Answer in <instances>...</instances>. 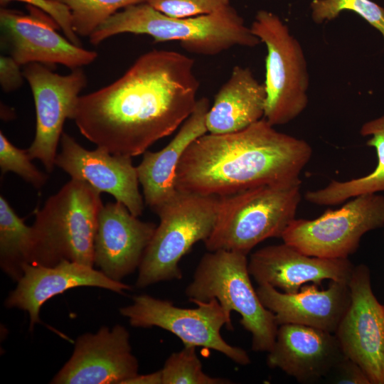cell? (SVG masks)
Here are the masks:
<instances>
[{
	"label": "cell",
	"instance_id": "obj_8",
	"mask_svg": "<svg viewBox=\"0 0 384 384\" xmlns=\"http://www.w3.org/2000/svg\"><path fill=\"white\" fill-rule=\"evenodd\" d=\"M250 28L267 50L263 118L274 127L287 124L309 102V76L303 49L288 26L270 11H259Z\"/></svg>",
	"mask_w": 384,
	"mask_h": 384
},
{
	"label": "cell",
	"instance_id": "obj_16",
	"mask_svg": "<svg viewBox=\"0 0 384 384\" xmlns=\"http://www.w3.org/2000/svg\"><path fill=\"white\" fill-rule=\"evenodd\" d=\"M156 228L139 220L119 201L103 205L95 238L94 265L111 279L122 282L139 268Z\"/></svg>",
	"mask_w": 384,
	"mask_h": 384
},
{
	"label": "cell",
	"instance_id": "obj_15",
	"mask_svg": "<svg viewBox=\"0 0 384 384\" xmlns=\"http://www.w3.org/2000/svg\"><path fill=\"white\" fill-rule=\"evenodd\" d=\"M60 142L61 150L55 161L57 166L71 178L86 182L100 193L112 195L134 216L142 215L144 201L132 157L113 154L98 146L87 150L65 132Z\"/></svg>",
	"mask_w": 384,
	"mask_h": 384
},
{
	"label": "cell",
	"instance_id": "obj_14",
	"mask_svg": "<svg viewBox=\"0 0 384 384\" xmlns=\"http://www.w3.org/2000/svg\"><path fill=\"white\" fill-rule=\"evenodd\" d=\"M29 14L1 8L0 26L11 56L21 65L61 64L73 70L92 63L97 53L60 36L57 23L47 14L28 5Z\"/></svg>",
	"mask_w": 384,
	"mask_h": 384
},
{
	"label": "cell",
	"instance_id": "obj_7",
	"mask_svg": "<svg viewBox=\"0 0 384 384\" xmlns=\"http://www.w3.org/2000/svg\"><path fill=\"white\" fill-rule=\"evenodd\" d=\"M218 196L178 191L156 214L159 224L138 268L135 286L181 279V258L199 241L211 234L217 217Z\"/></svg>",
	"mask_w": 384,
	"mask_h": 384
},
{
	"label": "cell",
	"instance_id": "obj_4",
	"mask_svg": "<svg viewBox=\"0 0 384 384\" xmlns=\"http://www.w3.org/2000/svg\"><path fill=\"white\" fill-rule=\"evenodd\" d=\"M100 193L71 178L51 196L36 213L30 264L50 267L69 260L94 267Z\"/></svg>",
	"mask_w": 384,
	"mask_h": 384
},
{
	"label": "cell",
	"instance_id": "obj_30",
	"mask_svg": "<svg viewBox=\"0 0 384 384\" xmlns=\"http://www.w3.org/2000/svg\"><path fill=\"white\" fill-rule=\"evenodd\" d=\"M11 1L25 2L41 9L57 23L70 42L80 46V40L72 26L70 11L65 4L55 0H0V3L5 5Z\"/></svg>",
	"mask_w": 384,
	"mask_h": 384
},
{
	"label": "cell",
	"instance_id": "obj_1",
	"mask_svg": "<svg viewBox=\"0 0 384 384\" xmlns=\"http://www.w3.org/2000/svg\"><path fill=\"white\" fill-rule=\"evenodd\" d=\"M181 53L142 55L110 85L80 95L73 119L97 146L130 157L171 134L194 110L199 81Z\"/></svg>",
	"mask_w": 384,
	"mask_h": 384
},
{
	"label": "cell",
	"instance_id": "obj_32",
	"mask_svg": "<svg viewBox=\"0 0 384 384\" xmlns=\"http://www.w3.org/2000/svg\"><path fill=\"white\" fill-rule=\"evenodd\" d=\"M23 72L20 65L11 56L0 57V83L5 92L13 91L23 83Z\"/></svg>",
	"mask_w": 384,
	"mask_h": 384
},
{
	"label": "cell",
	"instance_id": "obj_6",
	"mask_svg": "<svg viewBox=\"0 0 384 384\" xmlns=\"http://www.w3.org/2000/svg\"><path fill=\"white\" fill-rule=\"evenodd\" d=\"M247 265L245 254L208 251L201 259L185 293L191 302L216 299L229 318L232 311L240 314V324L252 335V351L268 353L279 326L253 288Z\"/></svg>",
	"mask_w": 384,
	"mask_h": 384
},
{
	"label": "cell",
	"instance_id": "obj_20",
	"mask_svg": "<svg viewBox=\"0 0 384 384\" xmlns=\"http://www.w3.org/2000/svg\"><path fill=\"white\" fill-rule=\"evenodd\" d=\"M260 302L275 316L278 326L305 325L334 334L351 304L348 283L331 280L326 289L303 285L296 293H285L265 284L256 289Z\"/></svg>",
	"mask_w": 384,
	"mask_h": 384
},
{
	"label": "cell",
	"instance_id": "obj_12",
	"mask_svg": "<svg viewBox=\"0 0 384 384\" xmlns=\"http://www.w3.org/2000/svg\"><path fill=\"white\" fill-rule=\"evenodd\" d=\"M348 285L351 304L334 334L370 384H384V305L373 292L369 268L355 266Z\"/></svg>",
	"mask_w": 384,
	"mask_h": 384
},
{
	"label": "cell",
	"instance_id": "obj_21",
	"mask_svg": "<svg viewBox=\"0 0 384 384\" xmlns=\"http://www.w3.org/2000/svg\"><path fill=\"white\" fill-rule=\"evenodd\" d=\"M206 97L198 100L196 107L171 141L158 151H146L137 166L145 203L156 212L176 194V170L189 145L208 132L206 118L210 109Z\"/></svg>",
	"mask_w": 384,
	"mask_h": 384
},
{
	"label": "cell",
	"instance_id": "obj_18",
	"mask_svg": "<svg viewBox=\"0 0 384 384\" xmlns=\"http://www.w3.org/2000/svg\"><path fill=\"white\" fill-rule=\"evenodd\" d=\"M78 287H93L123 294L132 287L107 277L100 270L76 262L63 260L48 267L26 264L17 285L4 301L8 309L16 308L29 315V329L40 322L39 313L50 298Z\"/></svg>",
	"mask_w": 384,
	"mask_h": 384
},
{
	"label": "cell",
	"instance_id": "obj_24",
	"mask_svg": "<svg viewBox=\"0 0 384 384\" xmlns=\"http://www.w3.org/2000/svg\"><path fill=\"white\" fill-rule=\"evenodd\" d=\"M33 243V227L28 226L1 196L0 267L16 282L23 275L24 265L31 263Z\"/></svg>",
	"mask_w": 384,
	"mask_h": 384
},
{
	"label": "cell",
	"instance_id": "obj_31",
	"mask_svg": "<svg viewBox=\"0 0 384 384\" xmlns=\"http://www.w3.org/2000/svg\"><path fill=\"white\" fill-rule=\"evenodd\" d=\"M325 378L332 383L370 384L362 368L346 356L332 368Z\"/></svg>",
	"mask_w": 384,
	"mask_h": 384
},
{
	"label": "cell",
	"instance_id": "obj_9",
	"mask_svg": "<svg viewBox=\"0 0 384 384\" xmlns=\"http://www.w3.org/2000/svg\"><path fill=\"white\" fill-rule=\"evenodd\" d=\"M196 307L187 309L174 305L169 300L148 294L133 297V303L121 307L119 313L134 327L157 326L166 330L183 342L184 346H201L220 352L241 366L250 363L244 349L228 343L222 337L223 326L233 330L229 318L218 301H192Z\"/></svg>",
	"mask_w": 384,
	"mask_h": 384
},
{
	"label": "cell",
	"instance_id": "obj_25",
	"mask_svg": "<svg viewBox=\"0 0 384 384\" xmlns=\"http://www.w3.org/2000/svg\"><path fill=\"white\" fill-rule=\"evenodd\" d=\"M68 6L73 31L77 35L90 36L105 20L119 9L146 0H55Z\"/></svg>",
	"mask_w": 384,
	"mask_h": 384
},
{
	"label": "cell",
	"instance_id": "obj_3",
	"mask_svg": "<svg viewBox=\"0 0 384 384\" xmlns=\"http://www.w3.org/2000/svg\"><path fill=\"white\" fill-rule=\"evenodd\" d=\"M124 33L146 34L155 43L176 41L187 51L203 55H215L236 46L255 47L261 43L230 4L209 14L174 18L141 2L105 20L90 34V42L97 45Z\"/></svg>",
	"mask_w": 384,
	"mask_h": 384
},
{
	"label": "cell",
	"instance_id": "obj_10",
	"mask_svg": "<svg viewBox=\"0 0 384 384\" xmlns=\"http://www.w3.org/2000/svg\"><path fill=\"white\" fill-rule=\"evenodd\" d=\"M383 226L384 196L364 194L316 219L295 218L281 238L310 256L346 259L357 250L364 234Z\"/></svg>",
	"mask_w": 384,
	"mask_h": 384
},
{
	"label": "cell",
	"instance_id": "obj_13",
	"mask_svg": "<svg viewBox=\"0 0 384 384\" xmlns=\"http://www.w3.org/2000/svg\"><path fill=\"white\" fill-rule=\"evenodd\" d=\"M130 334L116 324L79 336L72 356L50 382L53 384H124L138 374Z\"/></svg>",
	"mask_w": 384,
	"mask_h": 384
},
{
	"label": "cell",
	"instance_id": "obj_23",
	"mask_svg": "<svg viewBox=\"0 0 384 384\" xmlns=\"http://www.w3.org/2000/svg\"><path fill=\"white\" fill-rule=\"evenodd\" d=\"M363 137L371 136L366 144L374 147L378 164L369 174L348 181H331L326 187L309 191L304 198L319 206H334L350 198L384 191V114L364 123L360 130Z\"/></svg>",
	"mask_w": 384,
	"mask_h": 384
},
{
	"label": "cell",
	"instance_id": "obj_29",
	"mask_svg": "<svg viewBox=\"0 0 384 384\" xmlns=\"http://www.w3.org/2000/svg\"><path fill=\"white\" fill-rule=\"evenodd\" d=\"M145 2L174 18L209 14L230 5L229 0H146Z\"/></svg>",
	"mask_w": 384,
	"mask_h": 384
},
{
	"label": "cell",
	"instance_id": "obj_22",
	"mask_svg": "<svg viewBox=\"0 0 384 384\" xmlns=\"http://www.w3.org/2000/svg\"><path fill=\"white\" fill-rule=\"evenodd\" d=\"M266 90L249 68L235 65L216 93L206 118L208 133L241 131L264 117Z\"/></svg>",
	"mask_w": 384,
	"mask_h": 384
},
{
	"label": "cell",
	"instance_id": "obj_5",
	"mask_svg": "<svg viewBox=\"0 0 384 384\" xmlns=\"http://www.w3.org/2000/svg\"><path fill=\"white\" fill-rule=\"evenodd\" d=\"M218 198L215 223L204 242L207 250L247 255L263 240L282 238L295 219L301 184L264 185Z\"/></svg>",
	"mask_w": 384,
	"mask_h": 384
},
{
	"label": "cell",
	"instance_id": "obj_19",
	"mask_svg": "<svg viewBox=\"0 0 384 384\" xmlns=\"http://www.w3.org/2000/svg\"><path fill=\"white\" fill-rule=\"evenodd\" d=\"M333 333L295 324L278 326L267 364L303 383L325 378L344 356Z\"/></svg>",
	"mask_w": 384,
	"mask_h": 384
},
{
	"label": "cell",
	"instance_id": "obj_17",
	"mask_svg": "<svg viewBox=\"0 0 384 384\" xmlns=\"http://www.w3.org/2000/svg\"><path fill=\"white\" fill-rule=\"evenodd\" d=\"M354 267L348 258L310 256L284 242L255 251L247 265L250 275L259 285L285 293H296L307 282L317 286L326 279L348 283Z\"/></svg>",
	"mask_w": 384,
	"mask_h": 384
},
{
	"label": "cell",
	"instance_id": "obj_11",
	"mask_svg": "<svg viewBox=\"0 0 384 384\" xmlns=\"http://www.w3.org/2000/svg\"><path fill=\"white\" fill-rule=\"evenodd\" d=\"M23 73L33 93L36 114V134L28 151L51 172L64 122L73 118L86 77L80 68L62 75L38 63L26 65Z\"/></svg>",
	"mask_w": 384,
	"mask_h": 384
},
{
	"label": "cell",
	"instance_id": "obj_27",
	"mask_svg": "<svg viewBox=\"0 0 384 384\" xmlns=\"http://www.w3.org/2000/svg\"><path fill=\"white\" fill-rule=\"evenodd\" d=\"M311 18L317 23L331 21L344 11H352L377 29L384 41V9L370 0H313Z\"/></svg>",
	"mask_w": 384,
	"mask_h": 384
},
{
	"label": "cell",
	"instance_id": "obj_2",
	"mask_svg": "<svg viewBox=\"0 0 384 384\" xmlns=\"http://www.w3.org/2000/svg\"><path fill=\"white\" fill-rule=\"evenodd\" d=\"M311 155L306 141L262 118L237 132H207L194 140L178 164L176 188L220 197L264 185L301 184Z\"/></svg>",
	"mask_w": 384,
	"mask_h": 384
},
{
	"label": "cell",
	"instance_id": "obj_28",
	"mask_svg": "<svg viewBox=\"0 0 384 384\" xmlns=\"http://www.w3.org/2000/svg\"><path fill=\"white\" fill-rule=\"evenodd\" d=\"M28 149H21L13 145L0 132V168L1 174L14 172L36 188L44 186L47 176L31 162Z\"/></svg>",
	"mask_w": 384,
	"mask_h": 384
},
{
	"label": "cell",
	"instance_id": "obj_26",
	"mask_svg": "<svg viewBox=\"0 0 384 384\" xmlns=\"http://www.w3.org/2000/svg\"><path fill=\"white\" fill-rule=\"evenodd\" d=\"M195 346H184L172 353L163 368L162 384H229L231 380L205 373Z\"/></svg>",
	"mask_w": 384,
	"mask_h": 384
},
{
	"label": "cell",
	"instance_id": "obj_33",
	"mask_svg": "<svg viewBox=\"0 0 384 384\" xmlns=\"http://www.w3.org/2000/svg\"><path fill=\"white\" fill-rule=\"evenodd\" d=\"M124 384H162L161 370H159L145 375L137 374L127 380Z\"/></svg>",
	"mask_w": 384,
	"mask_h": 384
}]
</instances>
